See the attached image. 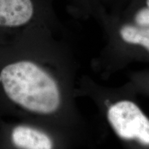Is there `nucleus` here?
I'll return each instance as SVG.
<instances>
[{
  "instance_id": "423d86ee",
  "label": "nucleus",
  "mask_w": 149,
  "mask_h": 149,
  "mask_svg": "<svg viewBox=\"0 0 149 149\" xmlns=\"http://www.w3.org/2000/svg\"><path fill=\"white\" fill-rule=\"evenodd\" d=\"M147 8L139 10L135 15V20L139 26H149V0H146Z\"/></svg>"
},
{
  "instance_id": "7ed1b4c3",
  "label": "nucleus",
  "mask_w": 149,
  "mask_h": 149,
  "mask_svg": "<svg viewBox=\"0 0 149 149\" xmlns=\"http://www.w3.org/2000/svg\"><path fill=\"white\" fill-rule=\"evenodd\" d=\"M107 116L120 138L149 146V118L135 102L126 100L115 102L108 108Z\"/></svg>"
},
{
  "instance_id": "39448f33",
  "label": "nucleus",
  "mask_w": 149,
  "mask_h": 149,
  "mask_svg": "<svg viewBox=\"0 0 149 149\" xmlns=\"http://www.w3.org/2000/svg\"><path fill=\"white\" fill-rule=\"evenodd\" d=\"M120 35L124 42L141 46L149 51V27L125 25L121 28Z\"/></svg>"
},
{
  "instance_id": "f257e3e1",
  "label": "nucleus",
  "mask_w": 149,
  "mask_h": 149,
  "mask_svg": "<svg viewBox=\"0 0 149 149\" xmlns=\"http://www.w3.org/2000/svg\"><path fill=\"white\" fill-rule=\"evenodd\" d=\"M26 31L0 45V118H53L63 106L61 85L29 53Z\"/></svg>"
},
{
  "instance_id": "20e7f679",
  "label": "nucleus",
  "mask_w": 149,
  "mask_h": 149,
  "mask_svg": "<svg viewBox=\"0 0 149 149\" xmlns=\"http://www.w3.org/2000/svg\"><path fill=\"white\" fill-rule=\"evenodd\" d=\"M37 7V0H0V45L27 31Z\"/></svg>"
},
{
  "instance_id": "f03ea898",
  "label": "nucleus",
  "mask_w": 149,
  "mask_h": 149,
  "mask_svg": "<svg viewBox=\"0 0 149 149\" xmlns=\"http://www.w3.org/2000/svg\"><path fill=\"white\" fill-rule=\"evenodd\" d=\"M53 135L24 119L0 118V149H55Z\"/></svg>"
}]
</instances>
